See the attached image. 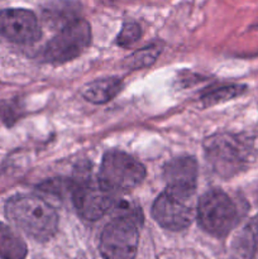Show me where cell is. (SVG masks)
I'll return each instance as SVG.
<instances>
[{
	"instance_id": "1",
	"label": "cell",
	"mask_w": 258,
	"mask_h": 259,
	"mask_svg": "<svg viewBox=\"0 0 258 259\" xmlns=\"http://www.w3.org/2000/svg\"><path fill=\"white\" fill-rule=\"evenodd\" d=\"M204 151L212 171L224 179L244 171L254 159L253 142L240 134H214L205 139Z\"/></svg>"
},
{
	"instance_id": "2",
	"label": "cell",
	"mask_w": 258,
	"mask_h": 259,
	"mask_svg": "<svg viewBox=\"0 0 258 259\" xmlns=\"http://www.w3.org/2000/svg\"><path fill=\"white\" fill-rule=\"evenodd\" d=\"M8 219L34 239L48 240L57 232L58 215L48 202L34 195H17L5 205Z\"/></svg>"
},
{
	"instance_id": "3",
	"label": "cell",
	"mask_w": 258,
	"mask_h": 259,
	"mask_svg": "<svg viewBox=\"0 0 258 259\" xmlns=\"http://www.w3.org/2000/svg\"><path fill=\"white\" fill-rule=\"evenodd\" d=\"M196 214L205 232L222 238L237 227L242 218V210L224 191L210 190L200 197Z\"/></svg>"
},
{
	"instance_id": "4",
	"label": "cell",
	"mask_w": 258,
	"mask_h": 259,
	"mask_svg": "<svg viewBox=\"0 0 258 259\" xmlns=\"http://www.w3.org/2000/svg\"><path fill=\"white\" fill-rule=\"evenodd\" d=\"M146 177V168L129 154L111 151L104 156L99 171V184L108 191L126 192L136 189Z\"/></svg>"
},
{
	"instance_id": "5",
	"label": "cell",
	"mask_w": 258,
	"mask_h": 259,
	"mask_svg": "<svg viewBox=\"0 0 258 259\" xmlns=\"http://www.w3.org/2000/svg\"><path fill=\"white\" fill-rule=\"evenodd\" d=\"M194 196L195 194H186L166 187L152 206L154 220L162 228L172 232L186 229L196 215Z\"/></svg>"
},
{
	"instance_id": "6",
	"label": "cell",
	"mask_w": 258,
	"mask_h": 259,
	"mask_svg": "<svg viewBox=\"0 0 258 259\" xmlns=\"http://www.w3.org/2000/svg\"><path fill=\"white\" fill-rule=\"evenodd\" d=\"M139 223L131 218L115 217L100 237V249L104 259H134L138 250Z\"/></svg>"
},
{
	"instance_id": "7",
	"label": "cell",
	"mask_w": 258,
	"mask_h": 259,
	"mask_svg": "<svg viewBox=\"0 0 258 259\" xmlns=\"http://www.w3.org/2000/svg\"><path fill=\"white\" fill-rule=\"evenodd\" d=\"M91 42V28L85 19L71 20L48 42L43 58L51 63H65L78 57Z\"/></svg>"
},
{
	"instance_id": "8",
	"label": "cell",
	"mask_w": 258,
	"mask_h": 259,
	"mask_svg": "<svg viewBox=\"0 0 258 259\" xmlns=\"http://www.w3.org/2000/svg\"><path fill=\"white\" fill-rule=\"evenodd\" d=\"M71 197L78 215L89 222H95L109 212L115 202V194L104 189L88 176H78L72 180Z\"/></svg>"
},
{
	"instance_id": "9",
	"label": "cell",
	"mask_w": 258,
	"mask_h": 259,
	"mask_svg": "<svg viewBox=\"0 0 258 259\" xmlns=\"http://www.w3.org/2000/svg\"><path fill=\"white\" fill-rule=\"evenodd\" d=\"M40 28L34 13L27 9L0 12V35L10 42L32 45L40 38Z\"/></svg>"
},
{
	"instance_id": "10",
	"label": "cell",
	"mask_w": 258,
	"mask_h": 259,
	"mask_svg": "<svg viewBox=\"0 0 258 259\" xmlns=\"http://www.w3.org/2000/svg\"><path fill=\"white\" fill-rule=\"evenodd\" d=\"M197 175L199 166L194 157L176 158L164 167V180L167 187L186 194H195L196 191Z\"/></svg>"
},
{
	"instance_id": "11",
	"label": "cell",
	"mask_w": 258,
	"mask_h": 259,
	"mask_svg": "<svg viewBox=\"0 0 258 259\" xmlns=\"http://www.w3.org/2000/svg\"><path fill=\"white\" fill-rule=\"evenodd\" d=\"M123 82L118 77L101 78L91 81L81 89V95L93 104H104L110 101L120 93Z\"/></svg>"
},
{
	"instance_id": "12",
	"label": "cell",
	"mask_w": 258,
	"mask_h": 259,
	"mask_svg": "<svg viewBox=\"0 0 258 259\" xmlns=\"http://www.w3.org/2000/svg\"><path fill=\"white\" fill-rule=\"evenodd\" d=\"M234 249L244 259H258V215L248 222L234 240Z\"/></svg>"
},
{
	"instance_id": "13",
	"label": "cell",
	"mask_w": 258,
	"mask_h": 259,
	"mask_svg": "<svg viewBox=\"0 0 258 259\" xmlns=\"http://www.w3.org/2000/svg\"><path fill=\"white\" fill-rule=\"evenodd\" d=\"M27 252L24 240L8 225L0 223V258L24 259Z\"/></svg>"
},
{
	"instance_id": "14",
	"label": "cell",
	"mask_w": 258,
	"mask_h": 259,
	"mask_svg": "<svg viewBox=\"0 0 258 259\" xmlns=\"http://www.w3.org/2000/svg\"><path fill=\"white\" fill-rule=\"evenodd\" d=\"M162 48L159 45H151L143 47L142 50L136 51L133 55L128 56L125 60L123 61V66L125 68H131V70H138V68L149 67L156 62L157 57L161 53Z\"/></svg>"
},
{
	"instance_id": "15",
	"label": "cell",
	"mask_w": 258,
	"mask_h": 259,
	"mask_svg": "<svg viewBox=\"0 0 258 259\" xmlns=\"http://www.w3.org/2000/svg\"><path fill=\"white\" fill-rule=\"evenodd\" d=\"M245 86L243 85H225L210 90L201 96V103L204 106H212L222 104L224 101L232 100L244 94Z\"/></svg>"
},
{
	"instance_id": "16",
	"label": "cell",
	"mask_w": 258,
	"mask_h": 259,
	"mask_svg": "<svg viewBox=\"0 0 258 259\" xmlns=\"http://www.w3.org/2000/svg\"><path fill=\"white\" fill-rule=\"evenodd\" d=\"M142 30L137 23L134 22H128L123 25L120 33L118 34L116 38V43H118L120 47H129V46L134 45L137 40L141 38Z\"/></svg>"
},
{
	"instance_id": "17",
	"label": "cell",
	"mask_w": 258,
	"mask_h": 259,
	"mask_svg": "<svg viewBox=\"0 0 258 259\" xmlns=\"http://www.w3.org/2000/svg\"><path fill=\"white\" fill-rule=\"evenodd\" d=\"M257 199H258V191H257Z\"/></svg>"
}]
</instances>
